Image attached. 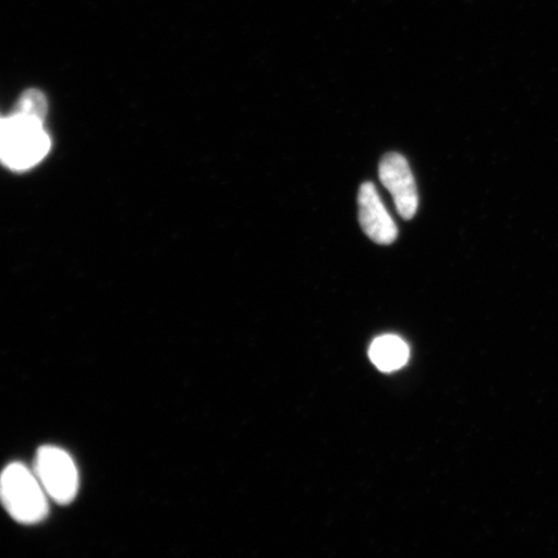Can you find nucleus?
<instances>
[{
	"mask_svg": "<svg viewBox=\"0 0 558 558\" xmlns=\"http://www.w3.org/2000/svg\"><path fill=\"white\" fill-rule=\"evenodd\" d=\"M51 149L44 122L11 114L0 124V160L11 170L26 171L37 166Z\"/></svg>",
	"mask_w": 558,
	"mask_h": 558,
	"instance_id": "1",
	"label": "nucleus"
},
{
	"mask_svg": "<svg viewBox=\"0 0 558 558\" xmlns=\"http://www.w3.org/2000/svg\"><path fill=\"white\" fill-rule=\"evenodd\" d=\"M47 497L37 474L24 464H10L0 474V501L12 519L25 525L47 518Z\"/></svg>",
	"mask_w": 558,
	"mask_h": 558,
	"instance_id": "2",
	"label": "nucleus"
},
{
	"mask_svg": "<svg viewBox=\"0 0 558 558\" xmlns=\"http://www.w3.org/2000/svg\"><path fill=\"white\" fill-rule=\"evenodd\" d=\"M34 472L48 497L56 504H72L78 493L80 477L68 452L54 446H44L37 452Z\"/></svg>",
	"mask_w": 558,
	"mask_h": 558,
	"instance_id": "3",
	"label": "nucleus"
},
{
	"mask_svg": "<svg viewBox=\"0 0 558 558\" xmlns=\"http://www.w3.org/2000/svg\"><path fill=\"white\" fill-rule=\"evenodd\" d=\"M381 184L395 199L397 213L404 220L413 219L418 207V195L413 172L407 158L399 153H388L379 166Z\"/></svg>",
	"mask_w": 558,
	"mask_h": 558,
	"instance_id": "4",
	"label": "nucleus"
},
{
	"mask_svg": "<svg viewBox=\"0 0 558 558\" xmlns=\"http://www.w3.org/2000/svg\"><path fill=\"white\" fill-rule=\"evenodd\" d=\"M359 219L362 230L375 243L388 246L399 236V229L386 206L383 205L373 183H364L360 187Z\"/></svg>",
	"mask_w": 558,
	"mask_h": 558,
	"instance_id": "5",
	"label": "nucleus"
},
{
	"mask_svg": "<svg viewBox=\"0 0 558 558\" xmlns=\"http://www.w3.org/2000/svg\"><path fill=\"white\" fill-rule=\"evenodd\" d=\"M409 347L395 335L378 338L369 347V359L384 373H392L402 368L409 361Z\"/></svg>",
	"mask_w": 558,
	"mask_h": 558,
	"instance_id": "6",
	"label": "nucleus"
},
{
	"mask_svg": "<svg viewBox=\"0 0 558 558\" xmlns=\"http://www.w3.org/2000/svg\"><path fill=\"white\" fill-rule=\"evenodd\" d=\"M15 114L33 118L45 123L48 113V101L44 93L38 89L26 90L17 101Z\"/></svg>",
	"mask_w": 558,
	"mask_h": 558,
	"instance_id": "7",
	"label": "nucleus"
},
{
	"mask_svg": "<svg viewBox=\"0 0 558 558\" xmlns=\"http://www.w3.org/2000/svg\"><path fill=\"white\" fill-rule=\"evenodd\" d=\"M2 120H3V118H0V124H2Z\"/></svg>",
	"mask_w": 558,
	"mask_h": 558,
	"instance_id": "8",
	"label": "nucleus"
}]
</instances>
